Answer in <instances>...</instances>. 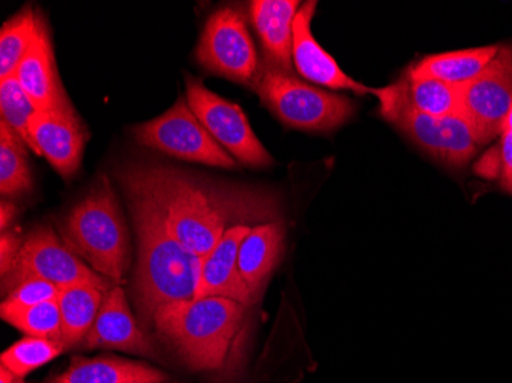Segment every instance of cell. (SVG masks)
<instances>
[{
	"label": "cell",
	"mask_w": 512,
	"mask_h": 383,
	"mask_svg": "<svg viewBox=\"0 0 512 383\" xmlns=\"http://www.w3.org/2000/svg\"><path fill=\"white\" fill-rule=\"evenodd\" d=\"M30 132L37 154L43 155L57 174L66 180L77 174L89 135L76 111H39Z\"/></svg>",
	"instance_id": "7c38bea8"
},
{
	"label": "cell",
	"mask_w": 512,
	"mask_h": 383,
	"mask_svg": "<svg viewBox=\"0 0 512 383\" xmlns=\"http://www.w3.org/2000/svg\"><path fill=\"white\" fill-rule=\"evenodd\" d=\"M27 149V145L0 122V194L4 198L20 197L33 190Z\"/></svg>",
	"instance_id": "603a6c76"
},
{
	"label": "cell",
	"mask_w": 512,
	"mask_h": 383,
	"mask_svg": "<svg viewBox=\"0 0 512 383\" xmlns=\"http://www.w3.org/2000/svg\"><path fill=\"white\" fill-rule=\"evenodd\" d=\"M252 227L249 224L230 227L214 250L204 256L195 299L220 296L247 307L255 305V299L250 295L238 269V252Z\"/></svg>",
	"instance_id": "2e32d148"
},
{
	"label": "cell",
	"mask_w": 512,
	"mask_h": 383,
	"mask_svg": "<svg viewBox=\"0 0 512 383\" xmlns=\"http://www.w3.org/2000/svg\"><path fill=\"white\" fill-rule=\"evenodd\" d=\"M63 241L103 278L120 285L129 267V232L108 178L68 213Z\"/></svg>",
	"instance_id": "277c9868"
},
{
	"label": "cell",
	"mask_w": 512,
	"mask_h": 383,
	"mask_svg": "<svg viewBox=\"0 0 512 383\" xmlns=\"http://www.w3.org/2000/svg\"><path fill=\"white\" fill-rule=\"evenodd\" d=\"M497 51L499 45L433 54L411 66L407 76L414 79L430 77L454 86L465 85L482 73L486 65L496 57Z\"/></svg>",
	"instance_id": "ffe728a7"
},
{
	"label": "cell",
	"mask_w": 512,
	"mask_h": 383,
	"mask_svg": "<svg viewBox=\"0 0 512 383\" xmlns=\"http://www.w3.org/2000/svg\"><path fill=\"white\" fill-rule=\"evenodd\" d=\"M249 310L232 299L209 296L163 305L152 324L192 370L232 374L243 364Z\"/></svg>",
	"instance_id": "7a4b0ae2"
},
{
	"label": "cell",
	"mask_w": 512,
	"mask_h": 383,
	"mask_svg": "<svg viewBox=\"0 0 512 383\" xmlns=\"http://www.w3.org/2000/svg\"><path fill=\"white\" fill-rule=\"evenodd\" d=\"M137 233L135 293L140 315L152 322L155 311L197 295L203 258L181 246L157 204L128 181L120 180Z\"/></svg>",
	"instance_id": "3957f363"
},
{
	"label": "cell",
	"mask_w": 512,
	"mask_h": 383,
	"mask_svg": "<svg viewBox=\"0 0 512 383\" xmlns=\"http://www.w3.org/2000/svg\"><path fill=\"white\" fill-rule=\"evenodd\" d=\"M0 383H25L22 377H17L16 374L8 371L7 368L0 367Z\"/></svg>",
	"instance_id": "1f68e13d"
},
{
	"label": "cell",
	"mask_w": 512,
	"mask_h": 383,
	"mask_svg": "<svg viewBox=\"0 0 512 383\" xmlns=\"http://www.w3.org/2000/svg\"><path fill=\"white\" fill-rule=\"evenodd\" d=\"M511 111L512 43H503L476 79L459 86V114L483 146L500 137Z\"/></svg>",
	"instance_id": "30bf717a"
},
{
	"label": "cell",
	"mask_w": 512,
	"mask_h": 383,
	"mask_svg": "<svg viewBox=\"0 0 512 383\" xmlns=\"http://www.w3.org/2000/svg\"><path fill=\"white\" fill-rule=\"evenodd\" d=\"M500 180L502 186L512 181V111L500 134Z\"/></svg>",
	"instance_id": "f546056e"
},
{
	"label": "cell",
	"mask_w": 512,
	"mask_h": 383,
	"mask_svg": "<svg viewBox=\"0 0 512 383\" xmlns=\"http://www.w3.org/2000/svg\"><path fill=\"white\" fill-rule=\"evenodd\" d=\"M2 279L4 293L31 279L51 282L60 290L79 284L97 285L105 292L114 287L57 238L51 227H39L23 239L13 270Z\"/></svg>",
	"instance_id": "ba28073f"
},
{
	"label": "cell",
	"mask_w": 512,
	"mask_h": 383,
	"mask_svg": "<svg viewBox=\"0 0 512 383\" xmlns=\"http://www.w3.org/2000/svg\"><path fill=\"white\" fill-rule=\"evenodd\" d=\"M503 189L508 190V192H511L512 194V181H509V183L506 184V186H503Z\"/></svg>",
	"instance_id": "d6a6232c"
},
{
	"label": "cell",
	"mask_w": 512,
	"mask_h": 383,
	"mask_svg": "<svg viewBox=\"0 0 512 383\" xmlns=\"http://www.w3.org/2000/svg\"><path fill=\"white\" fill-rule=\"evenodd\" d=\"M22 244L23 239L19 233L4 232L0 236V273H2V278H5L13 270Z\"/></svg>",
	"instance_id": "f1b7e54d"
},
{
	"label": "cell",
	"mask_w": 512,
	"mask_h": 383,
	"mask_svg": "<svg viewBox=\"0 0 512 383\" xmlns=\"http://www.w3.org/2000/svg\"><path fill=\"white\" fill-rule=\"evenodd\" d=\"M105 290L97 285H71L60 290V315H62V342L66 347H80L96 322L105 299Z\"/></svg>",
	"instance_id": "44dd1931"
},
{
	"label": "cell",
	"mask_w": 512,
	"mask_h": 383,
	"mask_svg": "<svg viewBox=\"0 0 512 383\" xmlns=\"http://www.w3.org/2000/svg\"><path fill=\"white\" fill-rule=\"evenodd\" d=\"M80 347L88 350L106 348V350L126 351V353L143 357L157 356L151 339L143 333L142 328L135 321L125 290L120 285H114L105 293L96 322Z\"/></svg>",
	"instance_id": "9a60e30c"
},
{
	"label": "cell",
	"mask_w": 512,
	"mask_h": 383,
	"mask_svg": "<svg viewBox=\"0 0 512 383\" xmlns=\"http://www.w3.org/2000/svg\"><path fill=\"white\" fill-rule=\"evenodd\" d=\"M298 0H255L249 17L263 45L264 62L292 74L293 22L301 8Z\"/></svg>",
	"instance_id": "e0dca14e"
},
{
	"label": "cell",
	"mask_w": 512,
	"mask_h": 383,
	"mask_svg": "<svg viewBox=\"0 0 512 383\" xmlns=\"http://www.w3.org/2000/svg\"><path fill=\"white\" fill-rule=\"evenodd\" d=\"M250 88L279 122L298 131L332 132L356 112L355 103L345 95L302 82L264 60Z\"/></svg>",
	"instance_id": "5b68a950"
},
{
	"label": "cell",
	"mask_w": 512,
	"mask_h": 383,
	"mask_svg": "<svg viewBox=\"0 0 512 383\" xmlns=\"http://www.w3.org/2000/svg\"><path fill=\"white\" fill-rule=\"evenodd\" d=\"M195 60L201 68L230 82L252 86L261 60L243 11L224 7L215 11L198 40Z\"/></svg>",
	"instance_id": "52a82bcc"
},
{
	"label": "cell",
	"mask_w": 512,
	"mask_h": 383,
	"mask_svg": "<svg viewBox=\"0 0 512 383\" xmlns=\"http://www.w3.org/2000/svg\"><path fill=\"white\" fill-rule=\"evenodd\" d=\"M39 16L25 7L0 28V80L16 76L20 63L36 39Z\"/></svg>",
	"instance_id": "cb8c5ba5"
},
{
	"label": "cell",
	"mask_w": 512,
	"mask_h": 383,
	"mask_svg": "<svg viewBox=\"0 0 512 383\" xmlns=\"http://www.w3.org/2000/svg\"><path fill=\"white\" fill-rule=\"evenodd\" d=\"M134 137L140 145L180 160L221 169L237 167L234 157L218 145L183 97L165 114L138 125Z\"/></svg>",
	"instance_id": "9c48e42d"
},
{
	"label": "cell",
	"mask_w": 512,
	"mask_h": 383,
	"mask_svg": "<svg viewBox=\"0 0 512 383\" xmlns=\"http://www.w3.org/2000/svg\"><path fill=\"white\" fill-rule=\"evenodd\" d=\"M316 2H306L293 22V66L299 76L335 91H353L355 94H373V89L356 82L342 71L341 66L319 45L312 34V20Z\"/></svg>",
	"instance_id": "5bb4252c"
},
{
	"label": "cell",
	"mask_w": 512,
	"mask_h": 383,
	"mask_svg": "<svg viewBox=\"0 0 512 383\" xmlns=\"http://www.w3.org/2000/svg\"><path fill=\"white\" fill-rule=\"evenodd\" d=\"M16 79L39 111H74L73 102L69 100L60 79L53 40L45 17L39 16L36 39L20 63Z\"/></svg>",
	"instance_id": "4fadbf2b"
},
{
	"label": "cell",
	"mask_w": 512,
	"mask_h": 383,
	"mask_svg": "<svg viewBox=\"0 0 512 383\" xmlns=\"http://www.w3.org/2000/svg\"><path fill=\"white\" fill-rule=\"evenodd\" d=\"M284 252V229L279 221L256 224L238 252V269L255 302L263 295Z\"/></svg>",
	"instance_id": "ac0fdd59"
},
{
	"label": "cell",
	"mask_w": 512,
	"mask_h": 383,
	"mask_svg": "<svg viewBox=\"0 0 512 383\" xmlns=\"http://www.w3.org/2000/svg\"><path fill=\"white\" fill-rule=\"evenodd\" d=\"M37 112L39 109L30 95L23 91L16 76L0 80V122L5 123L33 152H36V146L31 138L30 126Z\"/></svg>",
	"instance_id": "484cf974"
},
{
	"label": "cell",
	"mask_w": 512,
	"mask_h": 383,
	"mask_svg": "<svg viewBox=\"0 0 512 383\" xmlns=\"http://www.w3.org/2000/svg\"><path fill=\"white\" fill-rule=\"evenodd\" d=\"M17 217V207L13 201L2 200L0 203V230L2 233L13 224L14 218Z\"/></svg>",
	"instance_id": "4dcf8cb0"
},
{
	"label": "cell",
	"mask_w": 512,
	"mask_h": 383,
	"mask_svg": "<svg viewBox=\"0 0 512 383\" xmlns=\"http://www.w3.org/2000/svg\"><path fill=\"white\" fill-rule=\"evenodd\" d=\"M0 316L25 336L62 342V315L57 299L31 307H14L2 302Z\"/></svg>",
	"instance_id": "d4e9b609"
},
{
	"label": "cell",
	"mask_w": 512,
	"mask_h": 383,
	"mask_svg": "<svg viewBox=\"0 0 512 383\" xmlns=\"http://www.w3.org/2000/svg\"><path fill=\"white\" fill-rule=\"evenodd\" d=\"M168 374L120 357L74 359L53 383H168Z\"/></svg>",
	"instance_id": "d6986e66"
},
{
	"label": "cell",
	"mask_w": 512,
	"mask_h": 383,
	"mask_svg": "<svg viewBox=\"0 0 512 383\" xmlns=\"http://www.w3.org/2000/svg\"><path fill=\"white\" fill-rule=\"evenodd\" d=\"M65 350H68V347L63 342L27 336L2 353L0 367L7 368L23 379L31 371L56 359Z\"/></svg>",
	"instance_id": "4316f807"
},
{
	"label": "cell",
	"mask_w": 512,
	"mask_h": 383,
	"mask_svg": "<svg viewBox=\"0 0 512 383\" xmlns=\"http://www.w3.org/2000/svg\"><path fill=\"white\" fill-rule=\"evenodd\" d=\"M373 94L381 102V114L388 122L398 126L434 160L460 169L476 157L480 143L462 115L436 118L416 112L399 99L393 86L373 89Z\"/></svg>",
	"instance_id": "8992f818"
},
{
	"label": "cell",
	"mask_w": 512,
	"mask_h": 383,
	"mask_svg": "<svg viewBox=\"0 0 512 383\" xmlns=\"http://www.w3.org/2000/svg\"><path fill=\"white\" fill-rule=\"evenodd\" d=\"M119 180L145 192L181 246L200 258L214 250L230 227L278 217L275 200L267 194L209 183L163 164H132Z\"/></svg>",
	"instance_id": "6da1fadb"
},
{
	"label": "cell",
	"mask_w": 512,
	"mask_h": 383,
	"mask_svg": "<svg viewBox=\"0 0 512 383\" xmlns=\"http://www.w3.org/2000/svg\"><path fill=\"white\" fill-rule=\"evenodd\" d=\"M186 102L218 145L244 166H273L272 155L258 140L240 106L206 88L201 80L186 79Z\"/></svg>",
	"instance_id": "8fae6325"
},
{
	"label": "cell",
	"mask_w": 512,
	"mask_h": 383,
	"mask_svg": "<svg viewBox=\"0 0 512 383\" xmlns=\"http://www.w3.org/2000/svg\"><path fill=\"white\" fill-rule=\"evenodd\" d=\"M60 289L57 285L51 284L42 279H31L22 282L8 292L4 304L14 307H31V305L43 304V302L56 301L59 298Z\"/></svg>",
	"instance_id": "83f0119b"
},
{
	"label": "cell",
	"mask_w": 512,
	"mask_h": 383,
	"mask_svg": "<svg viewBox=\"0 0 512 383\" xmlns=\"http://www.w3.org/2000/svg\"><path fill=\"white\" fill-rule=\"evenodd\" d=\"M391 86L399 99L416 112L436 118L459 114V86L430 77L410 76Z\"/></svg>",
	"instance_id": "7402d4cb"
}]
</instances>
